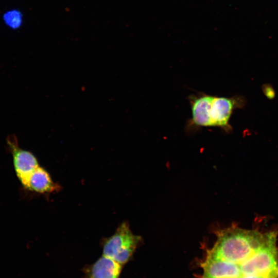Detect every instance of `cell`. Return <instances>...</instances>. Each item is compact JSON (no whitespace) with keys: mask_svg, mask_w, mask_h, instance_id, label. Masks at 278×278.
I'll return each mask as SVG.
<instances>
[{"mask_svg":"<svg viewBox=\"0 0 278 278\" xmlns=\"http://www.w3.org/2000/svg\"><path fill=\"white\" fill-rule=\"evenodd\" d=\"M7 142L12 150L16 175L25 187L31 174L39 166L37 159L31 152L18 147L15 136H9Z\"/></svg>","mask_w":278,"mask_h":278,"instance_id":"5b68a950","label":"cell"},{"mask_svg":"<svg viewBox=\"0 0 278 278\" xmlns=\"http://www.w3.org/2000/svg\"><path fill=\"white\" fill-rule=\"evenodd\" d=\"M122 265L102 255L85 268L83 278H119Z\"/></svg>","mask_w":278,"mask_h":278,"instance_id":"52a82bcc","label":"cell"},{"mask_svg":"<svg viewBox=\"0 0 278 278\" xmlns=\"http://www.w3.org/2000/svg\"><path fill=\"white\" fill-rule=\"evenodd\" d=\"M25 187L39 193H48L59 189L48 172L40 166L31 174Z\"/></svg>","mask_w":278,"mask_h":278,"instance_id":"ba28073f","label":"cell"},{"mask_svg":"<svg viewBox=\"0 0 278 278\" xmlns=\"http://www.w3.org/2000/svg\"><path fill=\"white\" fill-rule=\"evenodd\" d=\"M188 99L192 117L187 120L185 130L190 133L207 127H217L230 132L232 130L230 117L233 111L242 103L237 96L219 97L203 92L190 95Z\"/></svg>","mask_w":278,"mask_h":278,"instance_id":"6da1fadb","label":"cell"},{"mask_svg":"<svg viewBox=\"0 0 278 278\" xmlns=\"http://www.w3.org/2000/svg\"><path fill=\"white\" fill-rule=\"evenodd\" d=\"M5 24L11 29H19L23 24L22 13L18 10L13 9L7 11L3 15Z\"/></svg>","mask_w":278,"mask_h":278,"instance_id":"9c48e42d","label":"cell"},{"mask_svg":"<svg viewBox=\"0 0 278 278\" xmlns=\"http://www.w3.org/2000/svg\"><path fill=\"white\" fill-rule=\"evenodd\" d=\"M277 230H271L263 244L247 259L240 263L243 275L278 276Z\"/></svg>","mask_w":278,"mask_h":278,"instance_id":"3957f363","label":"cell"},{"mask_svg":"<svg viewBox=\"0 0 278 278\" xmlns=\"http://www.w3.org/2000/svg\"><path fill=\"white\" fill-rule=\"evenodd\" d=\"M271 230L257 227L252 229L232 225L217 233V240L209 255L239 264L263 244Z\"/></svg>","mask_w":278,"mask_h":278,"instance_id":"7a4b0ae2","label":"cell"},{"mask_svg":"<svg viewBox=\"0 0 278 278\" xmlns=\"http://www.w3.org/2000/svg\"><path fill=\"white\" fill-rule=\"evenodd\" d=\"M141 240V237L134 234L129 224L124 222L112 236L104 239L102 255L123 265L129 260Z\"/></svg>","mask_w":278,"mask_h":278,"instance_id":"277c9868","label":"cell"},{"mask_svg":"<svg viewBox=\"0 0 278 278\" xmlns=\"http://www.w3.org/2000/svg\"><path fill=\"white\" fill-rule=\"evenodd\" d=\"M254 278H268V277H264V276H256V275H254Z\"/></svg>","mask_w":278,"mask_h":278,"instance_id":"30bf717a","label":"cell"},{"mask_svg":"<svg viewBox=\"0 0 278 278\" xmlns=\"http://www.w3.org/2000/svg\"><path fill=\"white\" fill-rule=\"evenodd\" d=\"M203 268V278H240L242 276L238 264L214 258L209 255Z\"/></svg>","mask_w":278,"mask_h":278,"instance_id":"8992f818","label":"cell"}]
</instances>
